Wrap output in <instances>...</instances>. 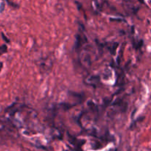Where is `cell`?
I'll return each instance as SVG.
<instances>
[{
    "instance_id": "cell-1",
    "label": "cell",
    "mask_w": 151,
    "mask_h": 151,
    "mask_svg": "<svg viewBox=\"0 0 151 151\" xmlns=\"http://www.w3.org/2000/svg\"><path fill=\"white\" fill-rule=\"evenodd\" d=\"M4 8H5V4L4 3H2L1 4V6H0V12H2L3 10H4Z\"/></svg>"
},
{
    "instance_id": "cell-2",
    "label": "cell",
    "mask_w": 151,
    "mask_h": 151,
    "mask_svg": "<svg viewBox=\"0 0 151 151\" xmlns=\"http://www.w3.org/2000/svg\"><path fill=\"white\" fill-rule=\"evenodd\" d=\"M2 69V63L0 62V72H1V69Z\"/></svg>"
}]
</instances>
